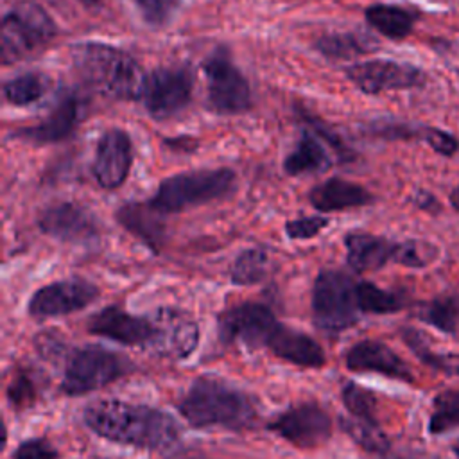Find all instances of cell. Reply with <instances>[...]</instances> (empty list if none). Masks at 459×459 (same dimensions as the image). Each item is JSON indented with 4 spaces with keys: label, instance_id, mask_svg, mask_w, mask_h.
Listing matches in <instances>:
<instances>
[{
    "label": "cell",
    "instance_id": "obj_10",
    "mask_svg": "<svg viewBox=\"0 0 459 459\" xmlns=\"http://www.w3.org/2000/svg\"><path fill=\"white\" fill-rule=\"evenodd\" d=\"M346 77L366 95L423 88L429 81L425 70L412 63L394 59H368L348 66Z\"/></svg>",
    "mask_w": 459,
    "mask_h": 459
},
{
    "label": "cell",
    "instance_id": "obj_28",
    "mask_svg": "<svg viewBox=\"0 0 459 459\" xmlns=\"http://www.w3.org/2000/svg\"><path fill=\"white\" fill-rule=\"evenodd\" d=\"M341 427L362 450H366L371 455L385 457L387 452L391 450V441L378 423H369L348 416L341 418Z\"/></svg>",
    "mask_w": 459,
    "mask_h": 459
},
{
    "label": "cell",
    "instance_id": "obj_22",
    "mask_svg": "<svg viewBox=\"0 0 459 459\" xmlns=\"http://www.w3.org/2000/svg\"><path fill=\"white\" fill-rule=\"evenodd\" d=\"M118 222L134 237H138L154 253L160 251L165 238V224L161 213L156 212L149 203H127L117 212Z\"/></svg>",
    "mask_w": 459,
    "mask_h": 459
},
{
    "label": "cell",
    "instance_id": "obj_25",
    "mask_svg": "<svg viewBox=\"0 0 459 459\" xmlns=\"http://www.w3.org/2000/svg\"><path fill=\"white\" fill-rule=\"evenodd\" d=\"M416 317L443 332V333H457L459 332V290H448L434 296L429 301L420 303L416 310Z\"/></svg>",
    "mask_w": 459,
    "mask_h": 459
},
{
    "label": "cell",
    "instance_id": "obj_11",
    "mask_svg": "<svg viewBox=\"0 0 459 459\" xmlns=\"http://www.w3.org/2000/svg\"><path fill=\"white\" fill-rule=\"evenodd\" d=\"M194 79L185 66H161L147 75L142 102L154 120L178 115L192 99Z\"/></svg>",
    "mask_w": 459,
    "mask_h": 459
},
{
    "label": "cell",
    "instance_id": "obj_36",
    "mask_svg": "<svg viewBox=\"0 0 459 459\" xmlns=\"http://www.w3.org/2000/svg\"><path fill=\"white\" fill-rule=\"evenodd\" d=\"M421 142L429 145L436 154L445 158H452L459 152V138L454 133L436 126H423Z\"/></svg>",
    "mask_w": 459,
    "mask_h": 459
},
{
    "label": "cell",
    "instance_id": "obj_6",
    "mask_svg": "<svg viewBox=\"0 0 459 459\" xmlns=\"http://www.w3.org/2000/svg\"><path fill=\"white\" fill-rule=\"evenodd\" d=\"M50 14L34 2L14 4L0 25V61L9 66L41 50L56 36Z\"/></svg>",
    "mask_w": 459,
    "mask_h": 459
},
{
    "label": "cell",
    "instance_id": "obj_8",
    "mask_svg": "<svg viewBox=\"0 0 459 459\" xmlns=\"http://www.w3.org/2000/svg\"><path fill=\"white\" fill-rule=\"evenodd\" d=\"M129 369V360L120 353L99 346L77 348L65 360L61 389L70 396H79L115 382Z\"/></svg>",
    "mask_w": 459,
    "mask_h": 459
},
{
    "label": "cell",
    "instance_id": "obj_29",
    "mask_svg": "<svg viewBox=\"0 0 459 459\" xmlns=\"http://www.w3.org/2000/svg\"><path fill=\"white\" fill-rule=\"evenodd\" d=\"M357 299L362 314H394L405 307V298L371 281H357Z\"/></svg>",
    "mask_w": 459,
    "mask_h": 459
},
{
    "label": "cell",
    "instance_id": "obj_15",
    "mask_svg": "<svg viewBox=\"0 0 459 459\" xmlns=\"http://www.w3.org/2000/svg\"><path fill=\"white\" fill-rule=\"evenodd\" d=\"M86 113V100L75 91H65L54 108L36 124L16 131V136L30 143L45 145L68 138Z\"/></svg>",
    "mask_w": 459,
    "mask_h": 459
},
{
    "label": "cell",
    "instance_id": "obj_19",
    "mask_svg": "<svg viewBox=\"0 0 459 459\" xmlns=\"http://www.w3.org/2000/svg\"><path fill=\"white\" fill-rule=\"evenodd\" d=\"M344 364L351 371H373L394 380L414 382L409 364L385 342L364 339L355 342L344 355Z\"/></svg>",
    "mask_w": 459,
    "mask_h": 459
},
{
    "label": "cell",
    "instance_id": "obj_2",
    "mask_svg": "<svg viewBox=\"0 0 459 459\" xmlns=\"http://www.w3.org/2000/svg\"><path fill=\"white\" fill-rule=\"evenodd\" d=\"M84 423L104 439L147 450H165L179 439V425L169 412L118 398L91 402Z\"/></svg>",
    "mask_w": 459,
    "mask_h": 459
},
{
    "label": "cell",
    "instance_id": "obj_21",
    "mask_svg": "<svg viewBox=\"0 0 459 459\" xmlns=\"http://www.w3.org/2000/svg\"><path fill=\"white\" fill-rule=\"evenodd\" d=\"M308 201L319 212H339L371 204L375 195L357 183L341 178H330L310 190Z\"/></svg>",
    "mask_w": 459,
    "mask_h": 459
},
{
    "label": "cell",
    "instance_id": "obj_12",
    "mask_svg": "<svg viewBox=\"0 0 459 459\" xmlns=\"http://www.w3.org/2000/svg\"><path fill=\"white\" fill-rule=\"evenodd\" d=\"M269 430L289 441L296 448H316L332 436L330 416L317 403H299L278 414Z\"/></svg>",
    "mask_w": 459,
    "mask_h": 459
},
{
    "label": "cell",
    "instance_id": "obj_44",
    "mask_svg": "<svg viewBox=\"0 0 459 459\" xmlns=\"http://www.w3.org/2000/svg\"><path fill=\"white\" fill-rule=\"evenodd\" d=\"M81 4H84V5H95V4H99V0H79Z\"/></svg>",
    "mask_w": 459,
    "mask_h": 459
},
{
    "label": "cell",
    "instance_id": "obj_35",
    "mask_svg": "<svg viewBox=\"0 0 459 459\" xmlns=\"http://www.w3.org/2000/svg\"><path fill=\"white\" fill-rule=\"evenodd\" d=\"M7 400L13 409H23L36 400V384L27 371H16L7 385Z\"/></svg>",
    "mask_w": 459,
    "mask_h": 459
},
{
    "label": "cell",
    "instance_id": "obj_24",
    "mask_svg": "<svg viewBox=\"0 0 459 459\" xmlns=\"http://www.w3.org/2000/svg\"><path fill=\"white\" fill-rule=\"evenodd\" d=\"M330 167V154L326 152L323 143L310 133H303V136L294 145L292 152L283 160V170L289 176L321 174Z\"/></svg>",
    "mask_w": 459,
    "mask_h": 459
},
{
    "label": "cell",
    "instance_id": "obj_9",
    "mask_svg": "<svg viewBox=\"0 0 459 459\" xmlns=\"http://www.w3.org/2000/svg\"><path fill=\"white\" fill-rule=\"evenodd\" d=\"M206 104L217 115H238L251 108V88L228 50H213L203 63Z\"/></svg>",
    "mask_w": 459,
    "mask_h": 459
},
{
    "label": "cell",
    "instance_id": "obj_16",
    "mask_svg": "<svg viewBox=\"0 0 459 459\" xmlns=\"http://www.w3.org/2000/svg\"><path fill=\"white\" fill-rule=\"evenodd\" d=\"M39 230L61 242L86 244L99 237V221L77 203H57L45 208L38 217Z\"/></svg>",
    "mask_w": 459,
    "mask_h": 459
},
{
    "label": "cell",
    "instance_id": "obj_1",
    "mask_svg": "<svg viewBox=\"0 0 459 459\" xmlns=\"http://www.w3.org/2000/svg\"><path fill=\"white\" fill-rule=\"evenodd\" d=\"M219 335L222 342H242L249 348H267L276 357L301 366L321 368L323 348L307 333L281 325L267 305L247 301L226 308L219 316Z\"/></svg>",
    "mask_w": 459,
    "mask_h": 459
},
{
    "label": "cell",
    "instance_id": "obj_41",
    "mask_svg": "<svg viewBox=\"0 0 459 459\" xmlns=\"http://www.w3.org/2000/svg\"><path fill=\"white\" fill-rule=\"evenodd\" d=\"M448 203L452 206V210H455L459 213V185H455L450 192H448Z\"/></svg>",
    "mask_w": 459,
    "mask_h": 459
},
{
    "label": "cell",
    "instance_id": "obj_26",
    "mask_svg": "<svg viewBox=\"0 0 459 459\" xmlns=\"http://www.w3.org/2000/svg\"><path fill=\"white\" fill-rule=\"evenodd\" d=\"M50 88V77L41 72H23L4 82V97L13 106H29L43 99Z\"/></svg>",
    "mask_w": 459,
    "mask_h": 459
},
{
    "label": "cell",
    "instance_id": "obj_40",
    "mask_svg": "<svg viewBox=\"0 0 459 459\" xmlns=\"http://www.w3.org/2000/svg\"><path fill=\"white\" fill-rule=\"evenodd\" d=\"M412 204L421 210V212H427V213H439L441 212V203L439 199L430 192V190H418L414 195H412Z\"/></svg>",
    "mask_w": 459,
    "mask_h": 459
},
{
    "label": "cell",
    "instance_id": "obj_20",
    "mask_svg": "<svg viewBox=\"0 0 459 459\" xmlns=\"http://www.w3.org/2000/svg\"><path fill=\"white\" fill-rule=\"evenodd\" d=\"M396 240L373 233H348L344 237L346 262L355 273H369L394 262Z\"/></svg>",
    "mask_w": 459,
    "mask_h": 459
},
{
    "label": "cell",
    "instance_id": "obj_14",
    "mask_svg": "<svg viewBox=\"0 0 459 459\" xmlns=\"http://www.w3.org/2000/svg\"><path fill=\"white\" fill-rule=\"evenodd\" d=\"M99 296V289L79 278L61 280L38 289L29 301L32 317H56L77 312L90 305Z\"/></svg>",
    "mask_w": 459,
    "mask_h": 459
},
{
    "label": "cell",
    "instance_id": "obj_3",
    "mask_svg": "<svg viewBox=\"0 0 459 459\" xmlns=\"http://www.w3.org/2000/svg\"><path fill=\"white\" fill-rule=\"evenodd\" d=\"M72 61L82 82L97 93L117 100L142 99L147 75L129 52L86 41L72 48Z\"/></svg>",
    "mask_w": 459,
    "mask_h": 459
},
{
    "label": "cell",
    "instance_id": "obj_38",
    "mask_svg": "<svg viewBox=\"0 0 459 459\" xmlns=\"http://www.w3.org/2000/svg\"><path fill=\"white\" fill-rule=\"evenodd\" d=\"M328 226V219L321 215H310V217H301L289 221L285 224V233L292 240H307L316 235H319L325 228Z\"/></svg>",
    "mask_w": 459,
    "mask_h": 459
},
{
    "label": "cell",
    "instance_id": "obj_30",
    "mask_svg": "<svg viewBox=\"0 0 459 459\" xmlns=\"http://www.w3.org/2000/svg\"><path fill=\"white\" fill-rule=\"evenodd\" d=\"M269 255L260 247H249L238 253L230 267V278L235 285H255L269 274Z\"/></svg>",
    "mask_w": 459,
    "mask_h": 459
},
{
    "label": "cell",
    "instance_id": "obj_42",
    "mask_svg": "<svg viewBox=\"0 0 459 459\" xmlns=\"http://www.w3.org/2000/svg\"><path fill=\"white\" fill-rule=\"evenodd\" d=\"M450 448H452V452H454V455H455V457H457V459H459V437H457V439H455V441H454V443H452V446H450Z\"/></svg>",
    "mask_w": 459,
    "mask_h": 459
},
{
    "label": "cell",
    "instance_id": "obj_34",
    "mask_svg": "<svg viewBox=\"0 0 459 459\" xmlns=\"http://www.w3.org/2000/svg\"><path fill=\"white\" fill-rule=\"evenodd\" d=\"M341 396H342V403H344L346 411L350 412V416L362 420V421L378 423L377 396L369 389H366L351 380H346L342 384Z\"/></svg>",
    "mask_w": 459,
    "mask_h": 459
},
{
    "label": "cell",
    "instance_id": "obj_13",
    "mask_svg": "<svg viewBox=\"0 0 459 459\" xmlns=\"http://www.w3.org/2000/svg\"><path fill=\"white\" fill-rule=\"evenodd\" d=\"M86 328L93 335H100L126 346H140L149 351L156 341V321L152 312L136 316L122 310L120 307H106L88 319Z\"/></svg>",
    "mask_w": 459,
    "mask_h": 459
},
{
    "label": "cell",
    "instance_id": "obj_4",
    "mask_svg": "<svg viewBox=\"0 0 459 459\" xmlns=\"http://www.w3.org/2000/svg\"><path fill=\"white\" fill-rule=\"evenodd\" d=\"M178 407L185 420L199 429L242 430L256 420L255 403L246 393L208 377L194 380Z\"/></svg>",
    "mask_w": 459,
    "mask_h": 459
},
{
    "label": "cell",
    "instance_id": "obj_7",
    "mask_svg": "<svg viewBox=\"0 0 459 459\" xmlns=\"http://www.w3.org/2000/svg\"><path fill=\"white\" fill-rule=\"evenodd\" d=\"M360 314L357 281L339 269H323L312 289L314 325L323 332L339 333L357 325Z\"/></svg>",
    "mask_w": 459,
    "mask_h": 459
},
{
    "label": "cell",
    "instance_id": "obj_27",
    "mask_svg": "<svg viewBox=\"0 0 459 459\" xmlns=\"http://www.w3.org/2000/svg\"><path fill=\"white\" fill-rule=\"evenodd\" d=\"M407 348L430 369L445 373L448 377H459V353L432 351L423 335L416 328H402L400 332Z\"/></svg>",
    "mask_w": 459,
    "mask_h": 459
},
{
    "label": "cell",
    "instance_id": "obj_43",
    "mask_svg": "<svg viewBox=\"0 0 459 459\" xmlns=\"http://www.w3.org/2000/svg\"><path fill=\"white\" fill-rule=\"evenodd\" d=\"M396 459H434V457H423V455H402Z\"/></svg>",
    "mask_w": 459,
    "mask_h": 459
},
{
    "label": "cell",
    "instance_id": "obj_18",
    "mask_svg": "<svg viewBox=\"0 0 459 459\" xmlns=\"http://www.w3.org/2000/svg\"><path fill=\"white\" fill-rule=\"evenodd\" d=\"M133 163V145L131 138L122 129H109L106 131L95 149V158L91 163V174L99 186L106 190L118 188Z\"/></svg>",
    "mask_w": 459,
    "mask_h": 459
},
{
    "label": "cell",
    "instance_id": "obj_33",
    "mask_svg": "<svg viewBox=\"0 0 459 459\" xmlns=\"http://www.w3.org/2000/svg\"><path fill=\"white\" fill-rule=\"evenodd\" d=\"M439 256V247L425 238H405L396 244L394 264L411 269H425Z\"/></svg>",
    "mask_w": 459,
    "mask_h": 459
},
{
    "label": "cell",
    "instance_id": "obj_23",
    "mask_svg": "<svg viewBox=\"0 0 459 459\" xmlns=\"http://www.w3.org/2000/svg\"><path fill=\"white\" fill-rule=\"evenodd\" d=\"M364 18L384 38L402 41L412 32L420 13L398 4H373L366 7Z\"/></svg>",
    "mask_w": 459,
    "mask_h": 459
},
{
    "label": "cell",
    "instance_id": "obj_5",
    "mask_svg": "<svg viewBox=\"0 0 459 459\" xmlns=\"http://www.w3.org/2000/svg\"><path fill=\"white\" fill-rule=\"evenodd\" d=\"M235 172L226 167L181 172L163 179L147 203L161 215L178 213L226 197L235 188Z\"/></svg>",
    "mask_w": 459,
    "mask_h": 459
},
{
    "label": "cell",
    "instance_id": "obj_31",
    "mask_svg": "<svg viewBox=\"0 0 459 459\" xmlns=\"http://www.w3.org/2000/svg\"><path fill=\"white\" fill-rule=\"evenodd\" d=\"M459 429V389H445L432 400L429 432L432 436Z\"/></svg>",
    "mask_w": 459,
    "mask_h": 459
},
{
    "label": "cell",
    "instance_id": "obj_17",
    "mask_svg": "<svg viewBox=\"0 0 459 459\" xmlns=\"http://www.w3.org/2000/svg\"><path fill=\"white\" fill-rule=\"evenodd\" d=\"M156 321V341L151 353L167 359H186L197 348L199 328L195 321L170 307H163L152 312Z\"/></svg>",
    "mask_w": 459,
    "mask_h": 459
},
{
    "label": "cell",
    "instance_id": "obj_37",
    "mask_svg": "<svg viewBox=\"0 0 459 459\" xmlns=\"http://www.w3.org/2000/svg\"><path fill=\"white\" fill-rule=\"evenodd\" d=\"M142 18L151 25H163L174 14L181 0H133Z\"/></svg>",
    "mask_w": 459,
    "mask_h": 459
},
{
    "label": "cell",
    "instance_id": "obj_32",
    "mask_svg": "<svg viewBox=\"0 0 459 459\" xmlns=\"http://www.w3.org/2000/svg\"><path fill=\"white\" fill-rule=\"evenodd\" d=\"M316 48L328 59H350L369 52L371 47L353 32H337L319 38Z\"/></svg>",
    "mask_w": 459,
    "mask_h": 459
},
{
    "label": "cell",
    "instance_id": "obj_39",
    "mask_svg": "<svg viewBox=\"0 0 459 459\" xmlns=\"http://www.w3.org/2000/svg\"><path fill=\"white\" fill-rule=\"evenodd\" d=\"M13 459H57V452L47 439L36 437L22 441L14 450Z\"/></svg>",
    "mask_w": 459,
    "mask_h": 459
}]
</instances>
